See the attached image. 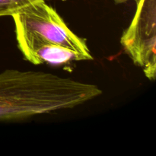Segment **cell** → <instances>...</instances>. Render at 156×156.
<instances>
[{
	"mask_svg": "<svg viewBox=\"0 0 156 156\" xmlns=\"http://www.w3.org/2000/svg\"><path fill=\"white\" fill-rule=\"evenodd\" d=\"M130 24L121 37L122 46L146 77L156 76V0H139Z\"/></svg>",
	"mask_w": 156,
	"mask_h": 156,
	"instance_id": "3",
	"label": "cell"
},
{
	"mask_svg": "<svg viewBox=\"0 0 156 156\" xmlns=\"http://www.w3.org/2000/svg\"><path fill=\"white\" fill-rule=\"evenodd\" d=\"M102 94L96 85L42 71L0 73V121L72 109Z\"/></svg>",
	"mask_w": 156,
	"mask_h": 156,
	"instance_id": "1",
	"label": "cell"
},
{
	"mask_svg": "<svg viewBox=\"0 0 156 156\" xmlns=\"http://www.w3.org/2000/svg\"><path fill=\"white\" fill-rule=\"evenodd\" d=\"M12 17L18 48L31 63L61 66L93 59L85 40L46 0L32 3Z\"/></svg>",
	"mask_w": 156,
	"mask_h": 156,
	"instance_id": "2",
	"label": "cell"
},
{
	"mask_svg": "<svg viewBox=\"0 0 156 156\" xmlns=\"http://www.w3.org/2000/svg\"><path fill=\"white\" fill-rule=\"evenodd\" d=\"M38 1L41 0H0V17L12 16Z\"/></svg>",
	"mask_w": 156,
	"mask_h": 156,
	"instance_id": "4",
	"label": "cell"
},
{
	"mask_svg": "<svg viewBox=\"0 0 156 156\" xmlns=\"http://www.w3.org/2000/svg\"><path fill=\"white\" fill-rule=\"evenodd\" d=\"M114 2H115L117 4H121V3H124V2H128L129 0H114ZM134 1L136 2H137L139 1V0H134Z\"/></svg>",
	"mask_w": 156,
	"mask_h": 156,
	"instance_id": "5",
	"label": "cell"
}]
</instances>
